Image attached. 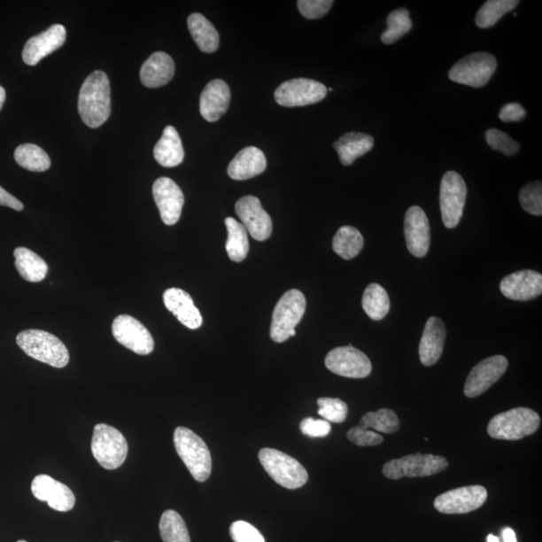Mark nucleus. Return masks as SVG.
I'll list each match as a JSON object with an SVG mask.
<instances>
[{
  "instance_id": "obj_6",
  "label": "nucleus",
  "mask_w": 542,
  "mask_h": 542,
  "mask_svg": "<svg viewBox=\"0 0 542 542\" xmlns=\"http://www.w3.org/2000/svg\"><path fill=\"white\" fill-rule=\"evenodd\" d=\"M259 461L277 484L288 489H298L306 484L308 474L297 459L273 448L259 451Z\"/></svg>"
},
{
  "instance_id": "obj_9",
  "label": "nucleus",
  "mask_w": 542,
  "mask_h": 542,
  "mask_svg": "<svg viewBox=\"0 0 542 542\" xmlns=\"http://www.w3.org/2000/svg\"><path fill=\"white\" fill-rule=\"evenodd\" d=\"M497 69V60L488 52H476L452 66L449 79L472 88L484 87Z\"/></svg>"
},
{
  "instance_id": "obj_35",
  "label": "nucleus",
  "mask_w": 542,
  "mask_h": 542,
  "mask_svg": "<svg viewBox=\"0 0 542 542\" xmlns=\"http://www.w3.org/2000/svg\"><path fill=\"white\" fill-rule=\"evenodd\" d=\"M358 426L366 430L372 428L380 433L393 434L400 429V421L393 410L383 408L365 414Z\"/></svg>"
},
{
  "instance_id": "obj_38",
  "label": "nucleus",
  "mask_w": 542,
  "mask_h": 542,
  "mask_svg": "<svg viewBox=\"0 0 542 542\" xmlns=\"http://www.w3.org/2000/svg\"><path fill=\"white\" fill-rule=\"evenodd\" d=\"M388 28L381 35L383 43L391 44L400 40L412 28L410 12L406 9L391 12L387 19Z\"/></svg>"
},
{
  "instance_id": "obj_26",
  "label": "nucleus",
  "mask_w": 542,
  "mask_h": 542,
  "mask_svg": "<svg viewBox=\"0 0 542 542\" xmlns=\"http://www.w3.org/2000/svg\"><path fill=\"white\" fill-rule=\"evenodd\" d=\"M266 155L256 147H246L240 151L228 165V176L236 181H244L259 176L267 169Z\"/></svg>"
},
{
  "instance_id": "obj_37",
  "label": "nucleus",
  "mask_w": 542,
  "mask_h": 542,
  "mask_svg": "<svg viewBox=\"0 0 542 542\" xmlns=\"http://www.w3.org/2000/svg\"><path fill=\"white\" fill-rule=\"evenodd\" d=\"M519 4L517 0H489L480 7L476 22L480 28L493 27L503 15L514 11Z\"/></svg>"
},
{
  "instance_id": "obj_46",
  "label": "nucleus",
  "mask_w": 542,
  "mask_h": 542,
  "mask_svg": "<svg viewBox=\"0 0 542 542\" xmlns=\"http://www.w3.org/2000/svg\"><path fill=\"white\" fill-rule=\"evenodd\" d=\"M525 110L521 104L510 103L501 109L499 119L502 122H519L525 117Z\"/></svg>"
},
{
  "instance_id": "obj_20",
  "label": "nucleus",
  "mask_w": 542,
  "mask_h": 542,
  "mask_svg": "<svg viewBox=\"0 0 542 542\" xmlns=\"http://www.w3.org/2000/svg\"><path fill=\"white\" fill-rule=\"evenodd\" d=\"M32 492L36 499L47 501L54 510L66 512L74 507L75 497L71 489L44 474L34 479Z\"/></svg>"
},
{
  "instance_id": "obj_42",
  "label": "nucleus",
  "mask_w": 542,
  "mask_h": 542,
  "mask_svg": "<svg viewBox=\"0 0 542 542\" xmlns=\"http://www.w3.org/2000/svg\"><path fill=\"white\" fill-rule=\"evenodd\" d=\"M298 9L307 19H319L329 12L333 0H298Z\"/></svg>"
},
{
  "instance_id": "obj_5",
  "label": "nucleus",
  "mask_w": 542,
  "mask_h": 542,
  "mask_svg": "<svg viewBox=\"0 0 542 542\" xmlns=\"http://www.w3.org/2000/svg\"><path fill=\"white\" fill-rule=\"evenodd\" d=\"M306 300L298 290L286 291L275 307L270 326V337L275 343L288 341L297 335L296 327L306 313Z\"/></svg>"
},
{
  "instance_id": "obj_51",
  "label": "nucleus",
  "mask_w": 542,
  "mask_h": 542,
  "mask_svg": "<svg viewBox=\"0 0 542 542\" xmlns=\"http://www.w3.org/2000/svg\"><path fill=\"white\" fill-rule=\"evenodd\" d=\"M18 542H27V541H26V540H19V541H18Z\"/></svg>"
},
{
  "instance_id": "obj_24",
  "label": "nucleus",
  "mask_w": 542,
  "mask_h": 542,
  "mask_svg": "<svg viewBox=\"0 0 542 542\" xmlns=\"http://www.w3.org/2000/svg\"><path fill=\"white\" fill-rule=\"evenodd\" d=\"M164 305L188 329H197L203 319L190 295L181 289H169L163 295Z\"/></svg>"
},
{
  "instance_id": "obj_17",
  "label": "nucleus",
  "mask_w": 542,
  "mask_h": 542,
  "mask_svg": "<svg viewBox=\"0 0 542 542\" xmlns=\"http://www.w3.org/2000/svg\"><path fill=\"white\" fill-rule=\"evenodd\" d=\"M406 248L416 258H424L431 244V229L425 211L419 206L406 210L404 222Z\"/></svg>"
},
{
  "instance_id": "obj_21",
  "label": "nucleus",
  "mask_w": 542,
  "mask_h": 542,
  "mask_svg": "<svg viewBox=\"0 0 542 542\" xmlns=\"http://www.w3.org/2000/svg\"><path fill=\"white\" fill-rule=\"evenodd\" d=\"M66 40V30L64 26L55 25L45 32L29 39L22 50V59L28 66H35L43 58L62 48Z\"/></svg>"
},
{
  "instance_id": "obj_14",
  "label": "nucleus",
  "mask_w": 542,
  "mask_h": 542,
  "mask_svg": "<svg viewBox=\"0 0 542 542\" xmlns=\"http://www.w3.org/2000/svg\"><path fill=\"white\" fill-rule=\"evenodd\" d=\"M486 488L480 485L465 486L437 497L434 507L444 515H464L480 508L487 499Z\"/></svg>"
},
{
  "instance_id": "obj_39",
  "label": "nucleus",
  "mask_w": 542,
  "mask_h": 542,
  "mask_svg": "<svg viewBox=\"0 0 542 542\" xmlns=\"http://www.w3.org/2000/svg\"><path fill=\"white\" fill-rule=\"evenodd\" d=\"M318 405L320 406L319 415L331 423H343L348 416V405L341 399L320 398Z\"/></svg>"
},
{
  "instance_id": "obj_13",
  "label": "nucleus",
  "mask_w": 542,
  "mask_h": 542,
  "mask_svg": "<svg viewBox=\"0 0 542 542\" xmlns=\"http://www.w3.org/2000/svg\"><path fill=\"white\" fill-rule=\"evenodd\" d=\"M331 373L352 379H364L372 373V363L363 352L348 346L331 350L325 360Z\"/></svg>"
},
{
  "instance_id": "obj_36",
  "label": "nucleus",
  "mask_w": 542,
  "mask_h": 542,
  "mask_svg": "<svg viewBox=\"0 0 542 542\" xmlns=\"http://www.w3.org/2000/svg\"><path fill=\"white\" fill-rule=\"evenodd\" d=\"M159 530L164 542H191L184 519L174 510L164 512Z\"/></svg>"
},
{
  "instance_id": "obj_44",
  "label": "nucleus",
  "mask_w": 542,
  "mask_h": 542,
  "mask_svg": "<svg viewBox=\"0 0 542 542\" xmlns=\"http://www.w3.org/2000/svg\"><path fill=\"white\" fill-rule=\"evenodd\" d=\"M346 437L352 443L360 447L378 446L383 441V436L380 434L366 430V429L359 426L352 428Z\"/></svg>"
},
{
  "instance_id": "obj_47",
  "label": "nucleus",
  "mask_w": 542,
  "mask_h": 542,
  "mask_svg": "<svg viewBox=\"0 0 542 542\" xmlns=\"http://www.w3.org/2000/svg\"><path fill=\"white\" fill-rule=\"evenodd\" d=\"M0 206H6L17 211L24 210V205L13 195L7 192L0 186Z\"/></svg>"
},
{
  "instance_id": "obj_30",
  "label": "nucleus",
  "mask_w": 542,
  "mask_h": 542,
  "mask_svg": "<svg viewBox=\"0 0 542 542\" xmlns=\"http://www.w3.org/2000/svg\"><path fill=\"white\" fill-rule=\"evenodd\" d=\"M13 254L15 267L27 282L40 283L47 276L49 267L40 255L26 247L15 248Z\"/></svg>"
},
{
  "instance_id": "obj_8",
  "label": "nucleus",
  "mask_w": 542,
  "mask_h": 542,
  "mask_svg": "<svg viewBox=\"0 0 542 542\" xmlns=\"http://www.w3.org/2000/svg\"><path fill=\"white\" fill-rule=\"evenodd\" d=\"M445 457L431 454H411L393 459L383 467V476L391 480L404 477H427L448 468Z\"/></svg>"
},
{
  "instance_id": "obj_41",
  "label": "nucleus",
  "mask_w": 542,
  "mask_h": 542,
  "mask_svg": "<svg viewBox=\"0 0 542 542\" xmlns=\"http://www.w3.org/2000/svg\"><path fill=\"white\" fill-rule=\"evenodd\" d=\"M485 138L489 146L493 150L499 151L504 155L512 156L518 152V143L510 138L507 133L497 129H491L486 132Z\"/></svg>"
},
{
  "instance_id": "obj_1",
  "label": "nucleus",
  "mask_w": 542,
  "mask_h": 542,
  "mask_svg": "<svg viewBox=\"0 0 542 542\" xmlns=\"http://www.w3.org/2000/svg\"><path fill=\"white\" fill-rule=\"evenodd\" d=\"M78 108L80 116L88 127H101L111 115V88L108 75L96 71L82 84Z\"/></svg>"
},
{
  "instance_id": "obj_40",
  "label": "nucleus",
  "mask_w": 542,
  "mask_h": 542,
  "mask_svg": "<svg viewBox=\"0 0 542 542\" xmlns=\"http://www.w3.org/2000/svg\"><path fill=\"white\" fill-rule=\"evenodd\" d=\"M519 201L527 213L542 215V184L536 181L525 185L519 193Z\"/></svg>"
},
{
  "instance_id": "obj_22",
  "label": "nucleus",
  "mask_w": 542,
  "mask_h": 542,
  "mask_svg": "<svg viewBox=\"0 0 542 542\" xmlns=\"http://www.w3.org/2000/svg\"><path fill=\"white\" fill-rule=\"evenodd\" d=\"M230 100V89L223 80L209 81L200 96L201 116L210 123L216 122L228 112Z\"/></svg>"
},
{
  "instance_id": "obj_11",
  "label": "nucleus",
  "mask_w": 542,
  "mask_h": 542,
  "mask_svg": "<svg viewBox=\"0 0 542 542\" xmlns=\"http://www.w3.org/2000/svg\"><path fill=\"white\" fill-rule=\"evenodd\" d=\"M328 89L320 81L311 79H293L283 82L275 92V99L283 107H304L325 99Z\"/></svg>"
},
{
  "instance_id": "obj_12",
  "label": "nucleus",
  "mask_w": 542,
  "mask_h": 542,
  "mask_svg": "<svg viewBox=\"0 0 542 542\" xmlns=\"http://www.w3.org/2000/svg\"><path fill=\"white\" fill-rule=\"evenodd\" d=\"M112 333L119 344L138 355L147 356L154 350L152 335L141 321L131 315L117 316L112 322Z\"/></svg>"
},
{
  "instance_id": "obj_31",
  "label": "nucleus",
  "mask_w": 542,
  "mask_h": 542,
  "mask_svg": "<svg viewBox=\"0 0 542 542\" xmlns=\"http://www.w3.org/2000/svg\"><path fill=\"white\" fill-rule=\"evenodd\" d=\"M225 225L228 232L225 246L229 259L235 262L244 261L250 252V243L244 226L232 217L226 218Z\"/></svg>"
},
{
  "instance_id": "obj_43",
  "label": "nucleus",
  "mask_w": 542,
  "mask_h": 542,
  "mask_svg": "<svg viewBox=\"0 0 542 542\" xmlns=\"http://www.w3.org/2000/svg\"><path fill=\"white\" fill-rule=\"evenodd\" d=\"M230 536L235 542H266L258 529L244 521L233 523L230 526Z\"/></svg>"
},
{
  "instance_id": "obj_3",
  "label": "nucleus",
  "mask_w": 542,
  "mask_h": 542,
  "mask_svg": "<svg viewBox=\"0 0 542 542\" xmlns=\"http://www.w3.org/2000/svg\"><path fill=\"white\" fill-rule=\"evenodd\" d=\"M174 445L192 477L198 482L206 481L213 471V459L206 443L190 429L178 427L174 432Z\"/></svg>"
},
{
  "instance_id": "obj_33",
  "label": "nucleus",
  "mask_w": 542,
  "mask_h": 542,
  "mask_svg": "<svg viewBox=\"0 0 542 542\" xmlns=\"http://www.w3.org/2000/svg\"><path fill=\"white\" fill-rule=\"evenodd\" d=\"M365 313L373 321H381L389 314L391 304L388 292L378 283L367 286L361 299Z\"/></svg>"
},
{
  "instance_id": "obj_7",
  "label": "nucleus",
  "mask_w": 542,
  "mask_h": 542,
  "mask_svg": "<svg viewBox=\"0 0 542 542\" xmlns=\"http://www.w3.org/2000/svg\"><path fill=\"white\" fill-rule=\"evenodd\" d=\"M92 453L105 469L114 470L126 461L128 443L116 428L97 424L94 429Z\"/></svg>"
},
{
  "instance_id": "obj_23",
  "label": "nucleus",
  "mask_w": 542,
  "mask_h": 542,
  "mask_svg": "<svg viewBox=\"0 0 542 542\" xmlns=\"http://www.w3.org/2000/svg\"><path fill=\"white\" fill-rule=\"evenodd\" d=\"M446 335L445 323L441 319L432 316L427 321L419 345L422 364L430 367L440 360Z\"/></svg>"
},
{
  "instance_id": "obj_19",
  "label": "nucleus",
  "mask_w": 542,
  "mask_h": 542,
  "mask_svg": "<svg viewBox=\"0 0 542 542\" xmlns=\"http://www.w3.org/2000/svg\"><path fill=\"white\" fill-rule=\"evenodd\" d=\"M502 295L512 300L527 301L541 296L542 275L536 270L516 271L500 283Z\"/></svg>"
},
{
  "instance_id": "obj_18",
  "label": "nucleus",
  "mask_w": 542,
  "mask_h": 542,
  "mask_svg": "<svg viewBox=\"0 0 542 542\" xmlns=\"http://www.w3.org/2000/svg\"><path fill=\"white\" fill-rule=\"evenodd\" d=\"M153 197L166 225L176 224L182 213L184 194L170 178L161 177L153 185Z\"/></svg>"
},
{
  "instance_id": "obj_15",
  "label": "nucleus",
  "mask_w": 542,
  "mask_h": 542,
  "mask_svg": "<svg viewBox=\"0 0 542 542\" xmlns=\"http://www.w3.org/2000/svg\"><path fill=\"white\" fill-rule=\"evenodd\" d=\"M508 360L503 356H493L481 360L467 376L464 394L468 398H476L494 385L507 372Z\"/></svg>"
},
{
  "instance_id": "obj_32",
  "label": "nucleus",
  "mask_w": 542,
  "mask_h": 542,
  "mask_svg": "<svg viewBox=\"0 0 542 542\" xmlns=\"http://www.w3.org/2000/svg\"><path fill=\"white\" fill-rule=\"evenodd\" d=\"M364 247V238L352 226H343L333 239L334 252L345 260L355 259Z\"/></svg>"
},
{
  "instance_id": "obj_50",
  "label": "nucleus",
  "mask_w": 542,
  "mask_h": 542,
  "mask_svg": "<svg viewBox=\"0 0 542 542\" xmlns=\"http://www.w3.org/2000/svg\"><path fill=\"white\" fill-rule=\"evenodd\" d=\"M487 542H501L499 538L493 536V534H489L487 537Z\"/></svg>"
},
{
  "instance_id": "obj_29",
  "label": "nucleus",
  "mask_w": 542,
  "mask_h": 542,
  "mask_svg": "<svg viewBox=\"0 0 542 542\" xmlns=\"http://www.w3.org/2000/svg\"><path fill=\"white\" fill-rule=\"evenodd\" d=\"M188 29L199 50L213 54L220 47V34L211 22L200 13H192L187 20Z\"/></svg>"
},
{
  "instance_id": "obj_16",
  "label": "nucleus",
  "mask_w": 542,
  "mask_h": 542,
  "mask_svg": "<svg viewBox=\"0 0 542 542\" xmlns=\"http://www.w3.org/2000/svg\"><path fill=\"white\" fill-rule=\"evenodd\" d=\"M236 214L246 231L256 240L265 241L273 233V221L254 196H244L236 205Z\"/></svg>"
},
{
  "instance_id": "obj_28",
  "label": "nucleus",
  "mask_w": 542,
  "mask_h": 542,
  "mask_svg": "<svg viewBox=\"0 0 542 542\" xmlns=\"http://www.w3.org/2000/svg\"><path fill=\"white\" fill-rule=\"evenodd\" d=\"M373 147L374 138L364 133H346L334 143V148L344 166L352 165L358 158L370 152Z\"/></svg>"
},
{
  "instance_id": "obj_10",
  "label": "nucleus",
  "mask_w": 542,
  "mask_h": 542,
  "mask_svg": "<svg viewBox=\"0 0 542 542\" xmlns=\"http://www.w3.org/2000/svg\"><path fill=\"white\" fill-rule=\"evenodd\" d=\"M467 197L464 179L455 171H448L440 185V209L445 228L452 229L461 222Z\"/></svg>"
},
{
  "instance_id": "obj_34",
  "label": "nucleus",
  "mask_w": 542,
  "mask_h": 542,
  "mask_svg": "<svg viewBox=\"0 0 542 542\" xmlns=\"http://www.w3.org/2000/svg\"><path fill=\"white\" fill-rule=\"evenodd\" d=\"M14 159L20 166L32 172H44L50 167V159L43 149L35 144H22L15 150Z\"/></svg>"
},
{
  "instance_id": "obj_27",
  "label": "nucleus",
  "mask_w": 542,
  "mask_h": 542,
  "mask_svg": "<svg viewBox=\"0 0 542 542\" xmlns=\"http://www.w3.org/2000/svg\"><path fill=\"white\" fill-rule=\"evenodd\" d=\"M182 141L174 127L165 128L162 137L154 148L155 160L163 167H176L184 160Z\"/></svg>"
},
{
  "instance_id": "obj_4",
  "label": "nucleus",
  "mask_w": 542,
  "mask_h": 542,
  "mask_svg": "<svg viewBox=\"0 0 542 542\" xmlns=\"http://www.w3.org/2000/svg\"><path fill=\"white\" fill-rule=\"evenodd\" d=\"M540 417L530 408H515L500 413L489 422L487 432L493 439L516 441L538 431Z\"/></svg>"
},
{
  "instance_id": "obj_2",
  "label": "nucleus",
  "mask_w": 542,
  "mask_h": 542,
  "mask_svg": "<svg viewBox=\"0 0 542 542\" xmlns=\"http://www.w3.org/2000/svg\"><path fill=\"white\" fill-rule=\"evenodd\" d=\"M17 344L27 355L54 368H65L70 353L65 344L48 331L27 329L17 337Z\"/></svg>"
},
{
  "instance_id": "obj_25",
  "label": "nucleus",
  "mask_w": 542,
  "mask_h": 542,
  "mask_svg": "<svg viewBox=\"0 0 542 542\" xmlns=\"http://www.w3.org/2000/svg\"><path fill=\"white\" fill-rule=\"evenodd\" d=\"M174 74V60L166 52L157 51L143 64L140 79L145 87L155 89L167 85Z\"/></svg>"
},
{
  "instance_id": "obj_45",
  "label": "nucleus",
  "mask_w": 542,
  "mask_h": 542,
  "mask_svg": "<svg viewBox=\"0 0 542 542\" xmlns=\"http://www.w3.org/2000/svg\"><path fill=\"white\" fill-rule=\"evenodd\" d=\"M300 431L312 438H322L327 437L331 426L329 422L326 420H315L314 418H306L300 422Z\"/></svg>"
},
{
  "instance_id": "obj_49",
  "label": "nucleus",
  "mask_w": 542,
  "mask_h": 542,
  "mask_svg": "<svg viewBox=\"0 0 542 542\" xmlns=\"http://www.w3.org/2000/svg\"><path fill=\"white\" fill-rule=\"evenodd\" d=\"M5 97H6L5 89L2 86H0V111H2L4 107Z\"/></svg>"
},
{
  "instance_id": "obj_48",
  "label": "nucleus",
  "mask_w": 542,
  "mask_h": 542,
  "mask_svg": "<svg viewBox=\"0 0 542 542\" xmlns=\"http://www.w3.org/2000/svg\"><path fill=\"white\" fill-rule=\"evenodd\" d=\"M503 542H517L515 532L511 529H506L502 531Z\"/></svg>"
}]
</instances>
